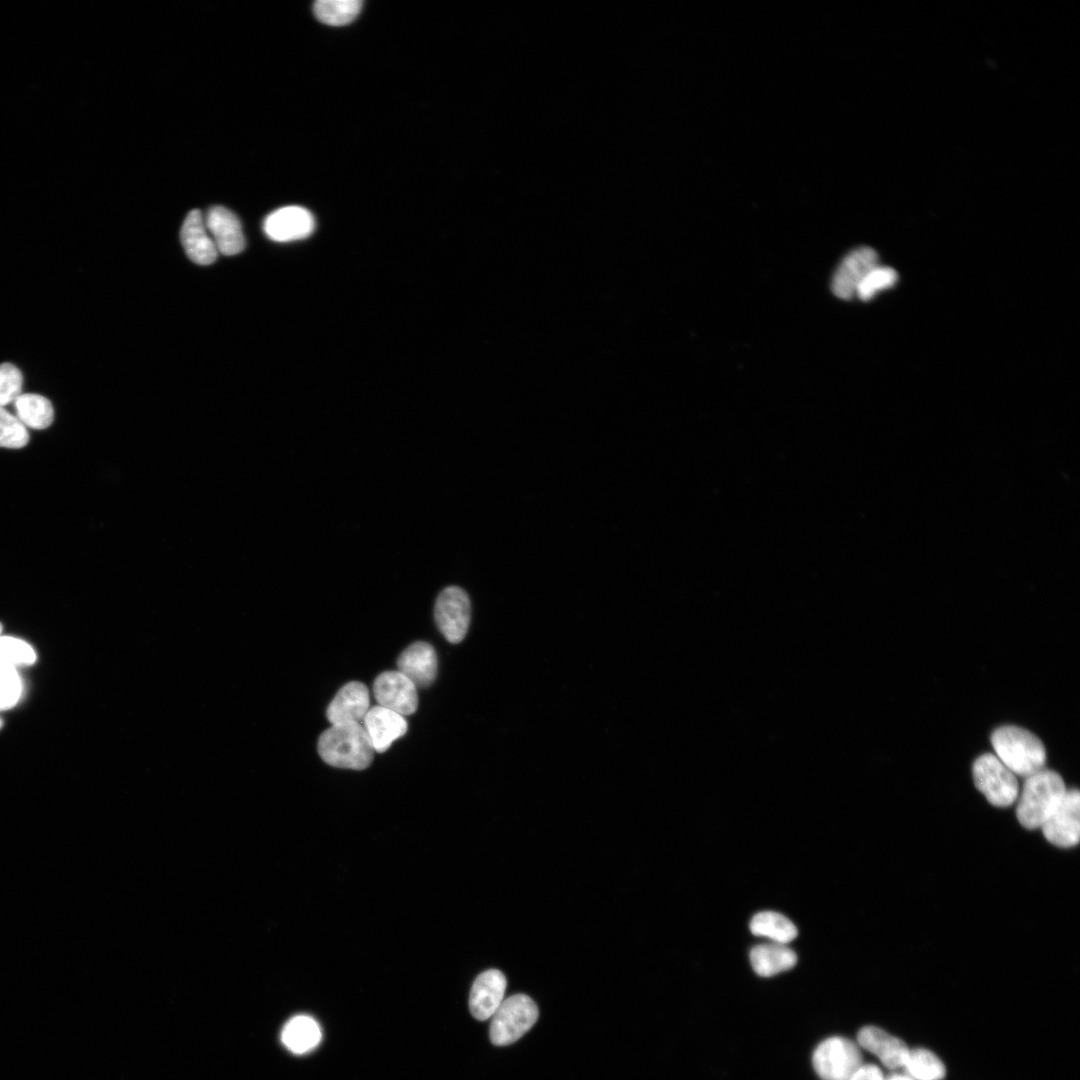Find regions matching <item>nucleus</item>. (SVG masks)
<instances>
[{
  "label": "nucleus",
  "mask_w": 1080,
  "mask_h": 1080,
  "mask_svg": "<svg viewBox=\"0 0 1080 1080\" xmlns=\"http://www.w3.org/2000/svg\"><path fill=\"white\" fill-rule=\"evenodd\" d=\"M975 786L996 807L1012 805L1020 793L1017 776L995 754L980 755L973 763Z\"/></svg>",
  "instance_id": "obj_5"
},
{
  "label": "nucleus",
  "mask_w": 1080,
  "mask_h": 1080,
  "mask_svg": "<svg viewBox=\"0 0 1080 1080\" xmlns=\"http://www.w3.org/2000/svg\"><path fill=\"white\" fill-rule=\"evenodd\" d=\"M22 692V684L16 669L0 665V711L14 707Z\"/></svg>",
  "instance_id": "obj_29"
},
{
  "label": "nucleus",
  "mask_w": 1080,
  "mask_h": 1080,
  "mask_svg": "<svg viewBox=\"0 0 1080 1080\" xmlns=\"http://www.w3.org/2000/svg\"><path fill=\"white\" fill-rule=\"evenodd\" d=\"M750 930L756 936H763L780 944L789 943L797 936L796 926L784 915L773 911L754 915Z\"/></svg>",
  "instance_id": "obj_22"
},
{
  "label": "nucleus",
  "mask_w": 1080,
  "mask_h": 1080,
  "mask_svg": "<svg viewBox=\"0 0 1080 1080\" xmlns=\"http://www.w3.org/2000/svg\"><path fill=\"white\" fill-rule=\"evenodd\" d=\"M903 1067L916 1080H942L945 1076L942 1061L926 1049L909 1051Z\"/></svg>",
  "instance_id": "obj_24"
},
{
  "label": "nucleus",
  "mask_w": 1080,
  "mask_h": 1080,
  "mask_svg": "<svg viewBox=\"0 0 1080 1080\" xmlns=\"http://www.w3.org/2000/svg\"><path fill=\"white\" fill-rule=\"evenodd\" d=\"M849 1080H884L881 1069L873 1064H861Z\"/></svg>",
  "instance_id": "obj_30"
},
{
  "label": "nucleus",
  "mask_w": 1080,
  "mask_h": 1080,
  "mask_svg": "<svg viewBox=\"0 0 1080 1080\" xmlns=\"http://www.w3.org/2000/svg\"><path fill=\"white\" fill-rule=\"evenodd\" d=\"M397 666L399 672L412 681L416 688L428 687L437 673L435 650L429 643L415 642L400 654Z\"/></svg>",
  "instance_id": "obj_17"
},
{
  "label": "nucleus",
  "mask_w": 1080,
  "mask_h": 1080,
  "mask_svg": "<svg viewBox=\"0 0 1080 1080\" xmlns=\"http://www.w3.org/2000/svg\"><path fill=\"white\" fill-rule=\"evenodd\" d=\"M371 739L360 723L332 725L318 740V753L327 764L355 770L367 768L374 756Z\"/></svg>",
  "instance_id": "obj_1"
},
{
  "label": "nucleus",
  "mask_w": 1080,
  "mask_h": 1080,
  "mask_svg": "<svg viewBox=\"0 0 1080 1080\" xmlns=\"http://www.w3.org/2000/svg\"><path fill=\"white\" fill-rule=\"evenodd\" d=\"M206 228L218 253L239 254L245 248V237L238 217L223 206H212L204 217Z\"/></svg>",
  "instance_id": "obj_12"
},
{
  "label": "nucleus",
  "mask_w": 1080,
  "mask_h": 1080,
  "mask_svg": "<svg viewBox=\"0 0 1080 1080\" xmlns=\"http://www.w3.org/2000/svg\"><path fill=\"white\" fill-rule=\"evenodd\" d=\"M35 661L36 653L28 643L14 637L0 636V665L15 668L31 665Z\"/></svg>",
  "instance_id": "obj_25"
},
{
  "label": "nucleus",
  "mask_w": 1080,
  "mask_h": 1080,
  "mask_svg": "<svg viewBox=\"0 0 1080 1080\" xmlns=\"http://www.w3.org/2000/svg\"><path fill=\"white\" fill-rule=\"evenodd\" d=\"M887 1080H912V1078H910L909 1076H905V1075H893V1076L889 1077Z\"/></svg>",
  "instance_id": "obj_31"
},
{
  "label": "nucleus",
  "mask_w": 1080,
  "mask_h": 1080,
  "mask_svg": "<svg viewBox=\"0 0 1080 1080\" xmlns=\"http://www.w3.org/2000/svg\"><path fill=\"white\" fill-rule=\"evenodd\" d=\"M363 722L374 750L379 753L385 752L394 740L407 731L403 716L382 706L369 709Z\"/></svg>",
  "instance_id": "obj_18"
},
{
  "label": "nucleus",
  "mask_w": 1080,
  "mask_h": 1080,
  "mask_svg": "<svg viewBox=\"0 0 1080 1080\" xmlns=\"http://www.w3.org/2000/svg\"><path fill=\"white\" fill-rule=\"evenodd\" d=\"M861 1064L857 1044L842 1036L822 1040L812 1053V1066L821 1080H849Z\"/></svg>",
  "instance_id": "obj_6"
},
{
  "label": "nucleus",
  "mask_w": 1080,
  "mask_h": 1080,
  "mask_svg": "<svg viewBox=\"0 0 1080 1080\" xmlns=\"http://www.w3.org/2000/svg\"><path fill=\"white\" fill-rule=\"evenodd\" d=\"M16 416L26 426L33 429H45L54 419L51 402L44 396L34 393L21 394L15 401Z\"/></svg>",
  "instance_id": "obj_21"
},
{
  "label": "nucleus",
  "mask_w": 1080,
  "mask_h": 1080,
  "mask_svg": "<svg viewBox=\"0 0 1080 1080\" xmlns=\"http://www.w3.org/2000/svg\"><path fill=\"white\" fill-rule=\"evenodd\" d=\"M373 691L379 706L400 715H410L417 709L416 686L399 671L381 673L374 681Z\"/></svg>",
  "instance_id": "obj_9"
},
{
  "label": "nucleus",
  "mask_w": 1080,
  "mask_h": 1080,
  "mask_svg": "<svg viewBox=\"0 0 1080 1080\" xmlns=\"http://www.w3.org/2000/svg\"><path fill=\"white\" fill-rule=\"evenodd\" d=\"M506 985V977L497 969H489L478 975L469 996L472 1016L481 1021L492 1017L504 1000Z\"/></svg>",
  "instance_id": "obj_13"
},
{
  "label": "nucleus",
  "mask_w": 1080,
  "mask_h": 1080,
  "mask_svg": "<svg viewBox=\"0 0 1080 1080\" xmlns=\"http://www.w3.org/2000/svg\"><path fill=\"white\" fill-rule=\"evenodd\" d=\"M359 0H318L314 3L315 16L323 23L333 26L353 21L361 10Z\"/></svg>",
  "instance_id": "obj_23"
},
{
  "label": "nucleus",
  "mask_w": 1080,
  "mask_h": 1080,
  "mask_svg": "<svg viewBox=\"0 0 1080 1080\" xmlns=\"http://www.w3.org/2000/svg\"><path fill=\"white\" fill-rule=\"evenodd\" d=\"M321 1040L318 1023L306 1015L292 1017L283 1027L281 1041L294 1054H303L315 1048Z\"/></svg>",
  "instance_id": "obj_20"
},
{
  "label": "nucleus",
  "mask_w": 1080,
  "mask_h": 1080,
  "mask_svg": "<svg viewBox=\"0 0 1080 1080\" xmlns=\"http://www.w3.org/2000/svg\"><path fill=\"white\" fill-rule=\"evenodd\" d=\"M314 225V218L306 208L290 205L271 212L263 222V230L273 241L289 242L309 236Z\"/></svg>",
  "instance_id": "obj_11"
},
{
  "label": "nucleus",
  "mask_w": 1080,
  "mask_h": 1080,
  "mask_svg": "<svg viewBox=\"0 0 1080 1080\" xmlns=\"http://www.w3.org/2000/svg\"><path fill=\"white\" fill-rule=\"evenodd\" d=\"M1067 790L1060 774L1053 770L1043 768L1026 777L1017 798L1016 815L1019 823L1030 830L1040 828Z\"/></svg>",
  "instance_id": "obj_2"
},
{
  "label": "nucleus",
  "mask_w": 1080,
  "mask_h": 1080,
  "mask_svg": "<svg viewBox=\"0 0 1080 1080\" xmlns=\"http://www.w3.org/2000/svg\"><path fill=\"white\" fill-rule=\"evenodd\" d=\"M897 272L886 266H876L861 281L856 289L855 296L862 301H868L881 290L890 288L897 282Z\"/></svg>",
  "instance_id": "obj_26"
},
{
  "label": "nucleus",
  "mask_w": 1080,
  "mask_h": 1080,
  "mask_svg": "<svg viewBox=\"0 0 1080 1080\" xmlns=\"http://www.w3.org/2000/svg\"><path fill=\"white\" fill-rule=\"evenodd\" d=\"M2 725H3V721H2V719L0 718V729L2 728Z\"/></svg>",
  "instance_id": "obj_32"
},
{
  "label": "nucleus",
  "mask_w": 1080,
  "mask_h": 1080,
  "mask_svg": "<svg viewBox=\"0 0 1080 1080\" xmlns=\"http://www.w3.org/2000/svg\"><path fill=\"white\" fill-rule=\"evenodd\" d=\"M1 632H2V624L0 623V634H1Z\"/></svg>",
  "instance_id": "obj_33"
},
{
  "label": "nucleus",
  "mask_w": 1080,
  "mask_h": 1080,
  "mask_svg": "<svg viewBox=\"0 0 1080 1080\" xmlns=\"http://www.w3.org/2000/svg\"><path fill=\"white\" fill-rule=\"evenodd\" d=\"M750 962L756 974L770 977L794 967L797 956L785 944H760L752 948Z\"/></svg>",
  "instance_id": "obj_19"
},
{
  "label": "nucleus",
  "mask_w": 1080,
  "mask_h": 1080,
  "mask_svg": "<svg viewBox=\"0 0 1080 1080\" xmlns=\"http://www.w3.org/2000/svg\"><path fill=\"white\" fill-rule=\"evenodd\" d=\"M370 705L368 688L361 682L344 685L327 708V718L332 725L360 723Z\"/></svg>",
  "instance_id": "obj_14"
},
{
  "label": "nucleus",
  "mask_w": 1080,
  "mask_h": 1080,
  "mask_svg": "<svg viewBox=\"0 0 1080 1080\" xmlns=\"http://www.w3.org/2000/svg\"><path fill=\"white\" fill-rule=\"evenodd\" d=\"M29 441L27 427L16 415L0 407V447L22 448Z\"/></svg>",
  "instance_id": "obj_27"
},
{
  "label": "nucleus",
  "mask_w": 1080,
  "mask_h": 1080,
  "mask_svg": "<svg viewBox=\"0 0 1080 1080\" xmlns=\"http://www.w3.org/2000/svg\"><path fill=\"white\" fill-rule=\"evenodd\" d=\"M991 743L995 756L1016 776L1026 778L1045 766V747L1027 729L1014 725L998 727L991 735Z\"/></svg>",
  "instance_id": "obj_3"
},
{
  "label": "nucleus",
  "mask_w": 1080,
  "mask_h": 1080,
  "mask_svg": "<svg viewBox=\"0 0 1080 1080\" xmlns=\"http://www.w3.org/2000/svg\"><path fill=\"white\" fill-rule=\"evenodd\" d=\"M23 376L12 363L0 364V407H4L22 394Z\"/></svg>",
  "instance_id": "obj_28"
},
{
  "label": "nucleus",
  "mask_w": 1080,
  "mask_h": 1080,
  "mask_svg": "<svg viewBox=\"0 0 1080 1080\" xmlns=\"http://www.w3.org/2000/svg\"><path fill=\"white\" fill-rule=\"evenodd\" d=\"M434 614L445 638L451 643L461 642L468 631L471 616L467 593L457 586L445 588L436 599Z\"/></svg>",
  "instance_id": "obj_7"
},
{
  "label": "nucleus",
  "mask_w": 1080,
  "mask_h": 1080,
  "mask_svg": "<svg viewBox=\"0 0 1080 1080\" xmlns=\"http://www.w3.org/2000/svg\"><path fill=\"white\" fill-rule=\"evenodd\" d=\"M857 1042L890 1069L903 1067L910 1051L901 1039L875 1026L861 1028Z\"/></svg>",
  "instance_id": "obj_16"
},
{
  "label": "nucleus",
  "mask_w": 1080,
  "mask_h": 1080,
  "mask_svg": "<svg viewBox=\"0 0 1080 1080\" xmlns=\"http://www.w3.org/2000/svg\"><path fill=\"white\" fill-rule=\"evenodd\" d=\"M535 1002L525 994L503 1000L492 1016L489 1036L496 1046H507L520 1039L538 1019Z\"/></svg>",
  "instance_id": "obj_4"
},
{
  "label": "nucleus",
  "mask_w": 1080,
  "mask_h": 1080,
  "mask_svg": "<svg viewBox=\"0 0 1080 1080\" xmlns=\"http://www.w3.org/2000/svg\"><path fill=\"white\" fill-rule=\"evenodd\" d=\"M180 238L186 254L194 263L210 265L217 259V248L199 210L194 209L187 214L181 227Z\"/></svg>",
  "instance_id": "obj_15"
},
{
  "label": "nucleus",
  "mask_w": 1080,
  "mask_h": 1080,
  "mask_svg": "<svg viewBox=\"0 0 1080 1080\" xmlns=\"http://www.w3.org/2000/svg\"><path fill=\"white\" fill-rule=\"evenodd\" d=\"M878 266V255L870 247L849 252L837 267L832 278V291L840 299L849 300L864 277Z\"/></svg>",
  "instance_id": "obj_10"
},
{
  "label": "nucleus",
  "mask_w": 1080,
  "mask_h": 1080,
  "mask_svg": "<svg viewBox=\"0 0 1080 1080\" xmlns=\"http://www.w3.org/2000/svg\"><path fill=\"white\" fill-rule=\"evenodd\" d=\"M1044 837L1060 848L1076 846L1080 838V795L1067 790L1061 802L1040 827Z\"/></svg>",
  "instance_id": "obj_8"
}]
</instances>
